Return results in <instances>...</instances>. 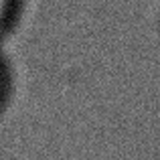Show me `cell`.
Wrapping results in <instances>:
<instances>
[{
  "mask_svg": "<svg viewBox=\"0 0 160 160\" xmlns=\"http://www.w3.org/2000/svg\"><path fill=\"white\" fill-rule=\"evenodd\" d=\"M2 8H4V0H0V16H2Z\"/></svg>",
  "mask_w": 160,
  "mask_h": 160,
  "instance_id": "6da1fadb",
  "label": "cell"
}]
</instances>
